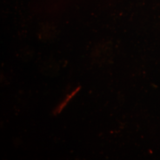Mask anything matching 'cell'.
<instances>
[{
    "instance_id": "cell-1",
    "label": "cell",
    "mask_w": 160,
    "mask_h": 160,
    "mask_svg": "<svg viewBox=\"0 0 160 160\" xmlns=\"http://www.w3.org/2000/svg\"><path fill=\"white\" fill-rule=\"evenodd\" d=\"M80 89H81V87L79 86V87H77L74 91H73L71 93H69V94L66 96V97L62 100V102H61L59 104V105L54 109V111H53V114L58 115L59 113H61V112L63 111V109L66 107V105H67L69 102L72 99V98H73V97L76 96V94L79 91Z\"/></svg>"
}]
</instances>
